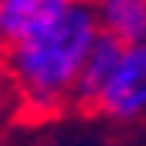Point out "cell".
<instances>
[{"label": "cell", "instance_id": "6da1fadb", "mask_svg": "<svg viewBox=\"0 0 146 146\" xmlns=\"http://www.w3.org/2000/svg\"><path fill=\"white\" fill-rule=\"evenodd\" d=\"M98 34L94 6L61 0L27 40L6 49L3 64L15 88L18 110L31 116H52L73 104L79 73Z\"/></svg>", "mask_w": 146, "mask_h": 146}, {"label": "cell", "instance_id": "7a4b0ae2", "mask_svg": "<svg viewBox=\"0 0 146 146\" xmlns=\"http://www.w3.org/2000/svg\"><path fill=\"white\" fill-rule=\"evenodd\" d=\"M94 110L119 122H131L146 113V43L125 49Z\"/></svg>", "mask_w": 146, "mask_h": 146}, {"label": "cell", "instance_id": "3957f363", "mask_svg": "<svg viewBox=\"0 0 146 146\" xmlns=\"http://www.w3.org/2000/svg\"><path fill=\"white\" fill-rule=\"evenodd\" d=\"M122 55H125V46L100 31L94 46H91V52H88V58H85V67H82V73H79L76 91H73V104H76V107H82V110H94L98 107V100H100V94H104V88L110 85L119 61H122Z\"/></svg>", "mask_w": 146, "mask_h": 146}, {"label": "cell", "instance_id": "277c9868", "mask_svg": "<svg viewBox=\"0 0 146 146\" xmlns=\"http://www.w3.org/2000/svg\"><path fill=\"white\" fill-rule=\"evenodd\" d=\"M61 0H0V55L34 34Z\"/></svg>", "mask_w": 146, "mask_h": 146}, {"label": "cell", "instance_id": "5b68a950", "mask_svg": "<svg viewBox=\"0 0 146 146\" xmlns=\"http://www.w3.org/2000/svg\"><path fill=\"white\" fill-rule=\"evenodd\" d=\"M94 12L100 31L125 49L146 43V0H104Z\"/></svg>", "mask_w": 146, "mask_h": 146}, {"label": "cell", "instance_id": "8992f818", "mask_svg": "<svg viewBox=\"0 0 146 146\" xmlns=\"http://www.w3.org/2000/svg\"><path fill=\"white\" fill-rule=\"evenodd\" d=\"M18 110V98H15V88H12V79L6 73V64H3V55H0V122Z\"/></svg>", "mask_w": 146, "mask_h": 146}]
</instances>
